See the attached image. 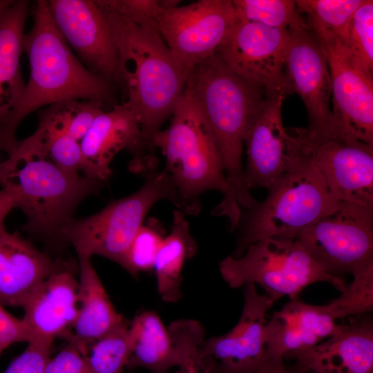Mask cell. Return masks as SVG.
Instances as JSON below:
<instances>
[{
  "instance_id": "6da1fadb",
  "label": "cell",
  "mask_w": 373,
  "mask_h": 373,
  "mask_svg": "<svg viewBox=\"0 0 373 373\" xmlns=\"http://www.w3.org/2000/svg\"><path fill=\"white\" fill-rule=\"evenodd\" d=\"M186 90L207 121L224 162L227 193L214 214L227 217L234 227L241 210L258 202L245 185L242 155L247 128L268 91L231 71L215 55L193 68Z\"/></svg>"
},
{
  "instance_id": "7a4b0ae2",
  "label": "cell",
  "mask_w": 373,
  "mask_h": 373,
  "mask_svg": "<svg viewBox=\"0 0 373 373\" xmlns=\"http://www.w3.org/2000/svg\"><path fill=\"white\" fill-rule=\"evenodd\" d=\"M97 2L105 14L116 48L122 82L128 95L125 103L140 124L142 155L155 157L152 138L171 116L191 71L175 59L157 32Z\"/></svg>"
},
{
  "instance_id": "3957f363",
  "label": "cell",
  "mask_w": 373,
  "mask_h": 373,
  "mask_svg": "<svg viewBox=\"0 0 373 373\" xmlns=\"http://www.w3.org/2000/svg\"><path fill=\"white\" fill-rule=\"evenodd\" d=\"M33 17L32 27L24 34L22 43L30 64L29 78L3 130V151L7 156L16 149L17 127L36 110L72 99L103 103L111 94L110 82L89 70L59 32L50 17L48 1H36Z\"/></svg>"
},
{
  "instance_id": "277c9868",
  "label": "cell",
  "mask_w": 373,
  "mask_h": 373,
  "mask_svg": "<svg viewBox=\"0 0 373 373\" xmlns=\"http://www.w3.org/2000/svg\"><path fill=\"white\" fill-rule=\"evenodd\" d=\"M103 182L72 175L48 158L15 151L0 161V187L26 217L23 228L45 240L61 242V233L79 204Z\"/></svg>"
},
{
  "instance_id": "5b68a950",
  "label": "cell",
  "mask_w": 373,
  "mask_h": 373,
  "mask_svg": "<svg viewBox=\"0 0 373 373\" xmlns=\"http://www.w3.org/2000/svg\"><path fill=\"white\" fill-rule=\"evenodd\" d=\"M170 125L152 138L165 157L164 170L171 178L186 214H198L199 198L218 191L223 197L227 182L222 157L212 132L191 94L184 90L171 115Z\"/></svg>"
},
{
  "instance_id": "8992f818",
  "label": "cell",
  "mask_w": 373,
  "mask_h": 373,
  "mask_svg": "<svg viewBox=\"0 0 373 373\" xmlns=\"http://www.w3.org/2000/svg\"><path fill=\"white\" fill-rule=\"evenodd\" d=\"M268 191L264 201L241 211L238 243L231 256H240L264 238H296L339 203L329 194L313 158L282 177Z\"/></svg>"
},
{
  "instance_id": "52a82bcc",
  "label": "cell",
  "mask_w": 373,
  "mask_h": 373,
  "mask_svg": "<svg viewBox=\"0 0 373 373\" xmlns=\"http://www.w3.org/2000/svg\"><path fill=\"white\" fill-rule=\"evenodd\" d=\"M166 200L186 213L185 205L164 169L151 170L133 193L114 200L90 216L71 220L61 233L62 242L72 245L77 255H97L120 265L149 211Z\"/></svg>"
},
{
  "instance_id": "ba28073f",
  "label": "cell",
  "mask_w": 373,
  "mask_h": 373,
  "mask_svg": "<svg viewBox=\"0 0 373 373\" xmlns=\"http://www.w3.org/2000/svg\"><path fill=\"white\" fill-rule=\"evenodd\" d=\"M219 271L230 288L258 284L274 302L288 296L298 298L307 286L325 282L343 292L341 276L325 271L296 238H264L249 246L239 257L224 258Z\"/></svg>"
},
{
  "instance_id": "9c48e42d",
  "label": "cell",
  "mask_w": 373,
  "mask_h": 373,
  "mask_svg": "<svg viewBox=\"0 0 373 373\" xmlns=\"http://www.w3.org/2000/svg\"><path fill=\"white\" fill-rule=\"evenodd\" d=\"M285 95L283 91L268 92L265 104L247 128L244 181L248 189H269L282 177L314 157L316 146L307 128L283 126Z\"/></svg>"
},
{
  "instance_id": "30bf717a",
  "label": "cell",
  "mask_w": 373,
  "mask_h": 373,
  "mask_svg": "<svg viewBox=\"0 0 373 373\" xmlns=\"http://www.w3.org/2000/svg\"><path fill=\"white\" fill-rule=\"evenodd\" d=\"M296 239L328 274L354 276L373 267V209L339 202Z\"/></svg>"
},
{
  "instance_id": "8fae6325",
  "label": "cell",
  "mask_w": 373,
  "mask_h": 373,
  "mask_svg": "<svg viewBox=\"0 0 373 373\" xmlns=\"http://www.w3.org/2000/svg\"><path fill=\"white\" fill-rule=\"evenodd\" d=\"M329 68L334 138L373 146V79L353 59L332 32L311 30Z\"/></svg>"
},
{
  "instance_id": "7c38bea8",
  "label": "cell",
  "mask_w": 373,
  "mask_h": 373,
  "mask_svg": "<svg viewBox=\"0 0 373 373\" xmlns=\"http://www.w3.org/2000/svg\"><path fill=\"white\" fill-rule=\"evenodd\" d=\"M290 39L283 69L285 93H297L309 117L307 131L317 147L334 138L331 79L322 48L306 22L288 30Z\"/></svg>"
},
{
  "instance_id": "4fadbf2b",
  "label": "cell",
  "mask_w": 373,
  "mask_h": 373,
  "mask_svg": "<svg viewBox=\"0 0 373 373\" xmlns=\"http://www.w3.org/2000/svg\"><path fill=\"white\" fill-rule=\"evenodd\" d=\"M238 21L231 0H200L183 6H160L156 31L175 59L191 71L214 55Z\"/></svg>"
},
{
  "instance_id": "5bb4252c",
  "label": "cell",
  "mask_w": 373,
  "mask_h": 373,
  "mask_svg": "<svg viewBox=\"0 0 373 373\" xmlns=\"http://www.w3.org/2000/svg\"><path fill=\"white\" fill-rule=\"evenodd\" d=\"M289 39L287 30L238 20L214 55L245 79L268 92H284L283 69Z\"/></svg>"
},
{
  "instance_id": "9a60e30c",
  "label": "cell",
  "mask_w": 373,
  "mask_h": 373,
  "mask_svg": "<svg viewBox=\"0 0 373 373\" xmlns=\"http://www.w3.org/2000/svg\"><path fill=\"white\" fill-rule=\"evenodd\" d=\"M48 5L56 28L81 62L109 82H122L116 48L97 1L50 0Z\"/></svg>"
},
{
  "instance_id": "2e32d148",
  "label": "cell",
  "mask_w": 373,
  "mask_h": 373,
  "mask_svg": "<svg viewBox=\"0 0 373 373\" xmlns=\"http://www.w3.org/2000/svg\"><path fill=\"white\" fill-rule=\"evenodd\" d=\"M313 159L334 200L373 209V146L329 139Z\"/></svg>"
},
{
  "instance_id": "e0dca14e",
  "label": "cell",
  "mask_w": 373,
  "mask_h": 373,
  "mask_svg": "<svg viewBox=\"0 0 373 373\" xmlns=\"http://www.w3.org/2000/svg\"><path fill=\"white\" fill-rule=\"evenodd\" d=\"M83 175L101 182L111 175V164L120 151L128 149L132 159L143 151L140 122L126 103L104 111L95 119L80 141Z\"/></svg>"
},
{
  "instance_id": "ac0fdd59",
  "label": "cell",
  "mask_w": 373,
  "mask_h": 373,
  "mask_svg": "<svg viewBox=\"0 0 373 373\" xmlns=\"http://www.w3.org/2000/svg\"><path fill=\"white\" fill-rule=\"evenodd\" d=\"M78 288L70 264L53 272L41 284L23 307L21 320L30 341L52 344L58 336H68L78 314Z\"/></svg>"
},
{
  "instance_id": "d6986e66",
  "label": "cell",
  "mask_w": 373,
  "mask_h": 373,
  "mask_svg": "<svg viewBox=\"0 0 373 373\" xmlns=\"http://www.w3.org/2000/svg\"><path fill=\"white\" fill-rule=\"evenodd\" d=\"M243 287L244 305L239 321L225 334L204 341L200 355L231 366L250 364L265 355L266 316L274 302L258 294L255 284Z\"/></svg>"
},
{
  "instance_id": "ffe728a7",
  "label": "cell",
  "mask_w": 373,
  "mask_h": 373,
  "mask_svg": "<svg viewBox=\"0 0 373 373\" xmlns=\"http://www.w3.org/2000/svg\"><path fill=\"white\" fill-rule=\"evenodd\" d=\"M67 264L4 228L0 232V305L23 307L48 277Z\"/></svg>"
},
{
  "instance_id": "44dd1931",
  "label": "cell",
  "mask_w": 373,
  "mask_h": 373,
  "mask_svg": "<svg viewBox=\"0 0 373 373\" xmlns=\"http://www.w3.org/2000/svg\"><path fill=\"white\" fill-rule=\"evenodd\" d=\"M343 327V324L335 322L325 305H312L298 297L292 298L267 321L266 351L284 358L318 345L339 332Z\"/></svg>"
},
{
  "instance_id": "7402d4cb",
  "label": "cell",
  "mask_w": 373,
  "mask_h": 373,
  "mask_svg": "<svg viewBox=\"0 0 373 373\" xmlns=\"http://www.w3.org/2000/svg\"><path fill=\"white\" fill-rule=\"evenodd\" d=\"M287 355L313 373H368L373 370L372 321L353 319L326 341Z\"/></svg>"
},
{
  "instance_id": "603a6c76",
  "label": "cell",
  "mask_w": 373,
  "mask_h": 373,
  "mask_svg": "<svg viewBox=\"0 0 373 373\" xmlns=\"http://www.w3.org/2000/svg\"><path fill=\"white\" fill-rule=\"evenodd\" d=\"M79 309L67 338L86 356L96 341L125 322L116 311L97 274L91 257L79 255Z\"/></svg>"
},
{
  "instance_id": "cb8c5ba5",
  "label": "cell",
  "mask_w": 373,
  "mask_h": 373,
  "mask_svg": "<svg viewBox=\"0 0 373 373\" xmlns=\"http://www.w3.org/2000/svg\"><path fill=\"white\" fill-rule=\"evenodd\" d=\"M28 5L27 1H13L0 15V155L5 125L26 87L20 58Z\"/></svg>"
},
{
  "instance_id": "d4e9b609",
  "label": "cell",
  "mask_w": 373,
  "mask_h": 373,
  "mask_svg": "<svg viewBox=\"0 0 373 373\" xmlns=\"http://www.w3.org/2000/svg\"><path fill=\"white\" fill-rule=\"evenodd\" d=\"M134 346L127 363L129 369L144 367L153 373H164L173 366H179L183 352L153 311L136 316L129 326Z\"/></svg>"
},
{
  "instance_id": "484cf974",
  "label": "cell",
  "mask_w": 373,
  "mask_h": 373,
  "mask_svg": "<svg viewBox=\"0 0 373 373\" xmlns=\"http://www.w3.org/2000/svg\"><path fill=\"white\" fill-rule=\"evenodd\" d=\"M197 248L186 214L174 211L171 231L164 238L153 267L157 292L164 302L175 303L182 298L183 266Z\"/></svg>"
},
{
  "instance_id": "4316f807",
  "label": "cell",
  "mask_w": 373,
  "mask_h": 373,
  "mask_svg": "<svg viewBox=\"0 0 373 373\" xmlns=\"http://www.w3.org/2000/svg\"><path fill=\"white\" fill-rule=\"evenodd\" d=\"M104 111L103 103L98 101H59L39 110L38 127L67 135L80 142L95 119Z\"/></svg>"
},
{
  "instance_id": "83f0119b",
  "label": "cell",
  "mask_w": 373,
  "mask_h": 373,
  "mask_svg": "<svg viewBox=\"0 0 373 373\" xmlns=\"http://www.w3.org/2000/svg\"><path fill=\"white\" fill-rule=\"evenodd\" d=\"M15 151L46 157L64 172L80 175L83 160L80 142L67 135L37 127L32 135L18 141Z\"/></svg>"
},
{
  "instance_id": "f1b7e54d",
  "label": "cell",
  "mask_w": 373,
  "mask_h": 373,
  "mask_svg": "<svg viewBox=\"0 0 373 373\" xmlns=\"http://www.w3.org/2000/svg\"><path fill=\"white\" fill-rule=\"evenodd\" d=\"M133 346V333L124 323L89 347L86 356L88 373H122Z\"/></svg>"
},
{
  "instance_id": "f546056e",
  "label": "cell",
  "mask_w": 373,
  "mask_h": 373,
  "mask_svg": "<svg viewBox=\"0 0 373 373\" xmlns=\"http://www.w3.org/2000/svg\"><path fill=\"white\" fill-rule=\"evenodd\" d=\"M364 0H298V12L307 17L310 29H319L334 34L340 40L348 23Z\"/></svg>"
},
{
  "instance_id": "4dcf8cb0",
  "label": "cell",
  "mask_w": 373,
  "mask_h": 373,
  "mask_svg": "<svg viewBox=\"0 0 373 373\" xmlns=\"http://www.w3.org/2000/svg\"><path fill=\"white\" fill-rule=\"evenodd\" d=\"M238 20L288 30L305 23L291 0H233Z\"/></svg>"
},
{
  "instance_id": "1f68e13d",
  "label": "cell",
  "mask_w": 373,
  "mask_h": 373,
  "mask_svg": "<svg viewBox=\"0 0 373 373\" xmlns=\"http://www.w3.org/2000/svg\"><path fill=\"white\" fill-rule=\"evenodd\" d=\"M340 40V39H339ZM341 42L368 75L373 71V1L364 0L352 15Z\"/></svg>"
},
{
  "instance_id": "d6a6232c",
  "label": "cell",
  "mask_w": 373,
  "mask_h": 373,
  "mask_svg": "<svg viewBox=\"0 0 373 373\" xmlns=\"http://www.w3.org/2000/svg\"><path fill=\"white\" fill-rule=\"evenodd\" d=\"M164 230L159 220L149 218L135 235L119 265L134 276L153 269L166 236Z\"/></svg>"
},
{
  "instance_id": "836d02e7",
  "label": "cell",
  "mask_w": 373,
  "mask_h": 373,
  "mask_svg": "<svg viewBox=\"0 0 373 373\" xmlns=\"http://www.w3.org/2000/svg\"><path fill=\"white\" fill-rule=\"evenodd\" d=\"M353 277L352 283L338 298L325 305L335 320L363 314L373 309V267Z\"/></svg>"
},
{
  "instance_id": "e575fe53",
  "label": "cell",
  "mask_w": 373,
  "mask_h": 373,
  "mask_svg": "<svg viewBox=\"0 0 373 373\" xmlns=\"http://www.w3.org/2000/svg\"><path fill=\"white\" fill-rule=\"evenodd\" d=\"M104 7L126 17L135 23L155 32L156 19L160 10L155 0H99Z\"/></svg>"
},
{
  "instance_id": "d590c367",
  "label": "cell",
  "mask_w": 373,
  "mask_h": 373,
  "mask_svg": "<svg viewBox=\"0 0 373 373\" xmlns=\"http://www.w3.org/2000/svg\"><path fill=\"white\" fill-rule=\"evenodd\" d=\"M200 358L207 373H296L285 367L283 358L267 351L259 360L241 366L224 365L207 356H200Z\"/></svg>"
},
{
  "instance_id": "8d00e7d4",
  "label": "cell",
  "mask_w": 373,
  "mask_h": 373,
  "mask_svg": "<svg viewBox=\"0 0 373 373\" xmlns=\"http://www.w3.org/2000/svg\"><path fill=\"white\" fill-rule=\"evenodd\" d=\"M52 344L39 341L28 343L26 349L3 373H44L50 358Z\"/></svg>"
},
{
  "instance_id": "74e56055",
  "label": "cell",
  "mask_w": 373,
  "mask_h": 373,
  "mask_svg": "<svg viewBox=\"0 0 373 373\" xmlns=\"http://www.w3.org/2000/svg\"><path fill=\"white\" fill-rule=\"evenodd\" d=\"M44 373H88L86 356L74 343L69 342L49 358Z\"/></svg>"
},
{
  "instance_id": "f35d334b",
  "label": "cell",
  "mask_w": 373,
  "mask_h": 373,
  "mask_svg": "<svg viewBox=\"0 0 373 373\" xmlns=\"http://www.w3.org/2000/svg\"><path fill=\"white\" fill-rule=\"evenodd\" d=\"M30 341V334L23 321L11 315L0 305V347L5 350L13 343Z\"/></svg>"
},
{
  "instance_id": "ab89813d",
  "label": "cell",
  "mask_w": 373,
  "mask_h": 373,
  "mask_svg": "<svg viewBox=\"0 0 373 373\" xmlns=\"http://www.w3.org/2000/svg\"><path fill=\"white\" fill-rule=\"evenodd\" d=\"M199 350L186 354L179 367L180 373H207L199 356Z\"/></svg>"
},
{
  "instance_id": "60d3db41",
  "label": "cell",
  "mask_w": 373,
  "mask_h": 373,
  "mask_svg": "<svg viewBox=\"0 0 373 373\" xmlns=\"http://www.w3.org/2000/svg\"><path fill=\"white\" fill-rule=\"evenodd\" d=\"M16 208L12 198L6 191L0 190V232L5 228L4 221L7 216Z\"/></svg>"
},
{
  "instance_id": "b9f144b4",
  "label": "cell",
  "mask_w": 373,
  "mask_h": 373,
  "mask_svg": "<svg viewBox=\"0 0 373 373\" xmlns=\"http://www.w3.org/2000/svg\"><path fill=\"white\" fill-rule=\"evenodd\" d=\"M12 1H13L10 0H0V15L12 3Z\"/></svg>"
},
{
  "instance_id": "7bdbcfd3",
  "label": "cell",
  "mask_w": 373,
  "mask_h": 373,
  "mask_svg": "<svg viewBox=\"0 0 373 373\" xmlns=\"http://www.w3.org/2000/svg\"><path fill=\"white\" fill-rule=\"evenodd\" d=\"M296 373H313V372H310V371H309L307 370L300 367L299 370L296 372Z\"/></svg>"
},
{
  "instance_id": "ee69618b",
  "label": "cell",
  "mask_w": 373,
  "mask_h": 373,
  "mask_svg": "<svg viewBox=\"0 0 373 373\" xmlns=\"http://www.w3.org/2000/svg\"><path fill=\"white\" fill-rule=\"evenodd\" d=\"M3 350H4V349H3L2 347H0V355L2 354Z\"/></svg>"
},
{
  "instance_id": "f6af8a7d",
  "label": "cell",
  "mask_w": 373,
  "mask_h": 373,
  "mask_svg": "<svg viewBox=\"0 0 373 373\" xmlns=\"http://www.w3.org/2000/svg\"><path fill=\"white\" fill-rule=\"evenodd\" d=\"M368 373H373V370L369 372Z\"/></svg>"
}]
</instances>
